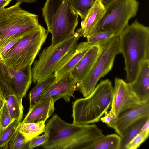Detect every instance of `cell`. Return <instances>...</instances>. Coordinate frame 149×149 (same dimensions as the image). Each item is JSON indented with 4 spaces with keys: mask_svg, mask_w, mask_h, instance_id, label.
Wrapping results in <instances>:
<instances>
[{
    "mask_svg": "<svg viewBox=\"0 0 149 149\" xmlns=\"http://www.w3.org/2000/svg\"><path fill=\"white\" fill-rule=\"evenodd\" d=\"M45 132L49 136L42 145L46 149H87L104 135L95 124L69 123L56 114L48 120Z\"/></svg>",
    "mask_w": 149,
    "mask_h": 149,
    "instance_id": "obj_1",
    "label": "cell"
},
{
    "mask_svg": "<svg viewBox=\"0 0 149 149\" xmlns=\"http://www.w3.org/2000/svg\"><path fill=\"white\" fill-rule=\"evenodd\" d=\"M120 53L125 60L126 82L136 79L141 63L149 59V27L136 19L118 36Z\"/></svg>",
    "mask_w": 149,
    "mask_h": 149,
    "instance_id": "obj_2",
    "label": "cell"
},
{
    "mask_svg": "<svg viewBox=\"0 0 149 149\" xmlns=\"http://www.w3.org/2000/svg\"><path fill=\"white\" fill-rule=\"evenodd\" d=\"M42 15L52 35L51 45L59 43L72 36L78 23V15L71 0H46Z\"/></svg>",
    "mask_w": 149,
    "mask_h": 149,
    "instance_id": "obj_3",
    "label": "cell"
},
{
    "mask_svg": "<svg viewBox=\"0 0 149 149\" xmlns=\"http://www.w3.org/2000/svg\"><path fill=\"white\" fill-rule=\"evenodd\" d=\"M113 88L111 81L107 79L101 81L89 95L77 99L72 105L73 123L99 122L111 105Z\"/></svg>",
    "mask_w": 149,
    "mask_h": 149,
    "instance_id": "obj_4",
    "label": "cell"
},
{
    "mask_svg": "<svg viewBox=\"0 0 149 149\" xmlns=\"http://www.w3.org/2000/svg\"><path fill=\"white\" fill-rule=\"evenodd\" d=\"M48 33L40 24L29 31L0 58L6 65L15 70L31 66Z\"/></svg>",
    "mask_w": 149,
    "mask_h": 149,
    "instance_id": "obj_5",
    "label": "cell"
},
{
    "mask_svg": "<svg viewBox=\"0 0 149 149\" xmlns=\"http://www.w3.org/2000/svg\"><path fill=\"white\" fill-rule=\"evenodd\" d=\"M22 3L0 9V49L14 37L38 26V16L23 9Z\"/></svg>",
    "mask_w": 149,
    "mask_h": 149,
    "instance_id": "obj_6",
    "label": "cell"
},
{
    "mask_svg": "<svg viewBox=\"0 0 149 149\" xmlns=\"http://www.w3.org/2000/svg\"><path fill=\"white\" fill-rule=\"evenodd\" d=\"M105 6V13L95 33L107 32L118 36L136 16L139 3L137 0H112Z\"/></svg>",
    "mask_w": 149,
    "mask_h": 149,
    "instance_id": "obj_7",
    "label": "cell"
},
{
    "mask_svg": "<svg viewBox=\"0 0 149 149\" xmlns=\"http://www.w3.org/2000/svg\"><path fill=\"white\" fill-rule=\"evenodd\" d=\"M81 36L77 31L58 44L44 49L31 68L32 81L37 84L54 73L56 67L67 52L78 43Z\"/></svg>",
    "mask_w": 149,
    "mask_h": 149,
    "instance_id": "obj_8",
    "label": "cell"
},
{
    "mask_svg": "<svg viewBox=\"0 0 149 149\" xmlns=\"http://www.w3.org/2000/svg\"><path fill=\"white\" fill-rule=\"evenodd\" d=\"M120 53L118 36L115 37L105 45L91 70L83 81L77 86L84 97L89 95L100 79L112 69L116 56Z\"/></svg>",
    "mask_w": 149,
    "mask_h": 149,
    "instance_id": "obj_9",
    "label": "cell"
},
{
    "mask_svg": "<svg viewBox=\"0 0 149 149\" xmlns=\"http://www.w3.org/2000/svg\"><path fill=\"white\" fill-rule=\"evenodd\" d=\"M0 81L13 86L22 99L32 83L31 66L20 70H15L6 65L0 58Z\"/></svg>",
    "mask_w": 149,
    "mask_h": 149,
    "instance_id": "obj_10",
    "label": "cell"
},
{
    "mask_svg": "<svg viewBox=\"0 0 149 149\" xmlns=\"http://www.w3.org/2000/svg\"><path fill=\"white\" fill-rule=\"evenodd\" d=\"M142 104L133 92L129 83L115 78L111 110L116 117L123 111Z\"/></svg>",
    "mask_w": 149,
    "mask_h": 149,
    "instance_id": "obj_11",
    "label": "cell"
},
{
    "mask_svg": "<svg viewBox=\"0 0 149 149\" xmlns=\"http://www.w3.org/2000/svg\"><path fill=\"white\" fill-rule=\"evenodd\" d=\"M93 45L87 41L78 43L65 54L56 68L54 74L56 81L70 74L89 49Z\"/></svg>",
    "mask_w": 149,
    "mask_h": 149,
    "instance_id": "obj_12",
    "label": "cell"
},
{
    "mask_svg": "<svg viewBox=\"0 0 149 149\" xmlns=\"http://www.w3.org/2000/svg\"><path fill=\"white\" fill-rule=\"evenodd\" d=\"M77 83L70 74L54 81L41 95L40 100L51 98L55 102L62 98L68 102L70 97H74V92L77 90Z\"/></svg>",
    "mask_w": 149,
    "mask_h": 149,
    "instance_id": "obj_13",
    "label": "cell"
},
{
    "mask_svg": "<svg viewBox=\"0 0 149 149\" xmlns=\"http://www.w3.org/2000/svg\"><path fill=\"white\" fill-rule=\"evenodd\" d=\"M149 116V102L126 110L120 113L109 127L121 137L126 129L138 120Z\"/></svg>",
    "mask_w": 149,
    "mask_h": 149,
    "instance_id": "obj_14",
    "label": "cell"
},
{
    "mask_svg": "<svg viewBox=\"0 0 149 149\" xmlns=\"http://www.w3.org/2000/svg\"><path fill=\"white\" fill-rule=\"evenodd\" d=\"M104 45L92 46L70 73V75L77 82V86L83 81L88 74L102 52Z\"/></svg>",
    "mask_w": 149,
    "mask_h": 149,
    "instance_id": "obj_15",
    "label": "cell"
},
{
    "mask_svg": "<svg viewBox=\"0 0 149 149\" xmlns=\"http://www.w3.org/2000/svg\"><path fill=\"white\" fill-rule=\"evenodd\" d=\"M105 11V5L100 0H96L85 18L81 22V27L76 31L81 37H87L95 33Z\"/></svg>",
    "mask_w": 149,
    "mask_h": 149,
    "instance_id": "obj_16",
    "label": "cell"
},
{
    "mask_svg": "<svg viewBox=\"0 0 149 149\" xmlns=\"http://www.w3.org/2000/svg\"><path fill=\"white\" fill-rule=\"evenodd\" d=\"M0 93L7 104L11 117L21 121L23 113L22 98L19 96L15 88L0 81Z\"/></svg>",
    "mask_w": 149,
    "mask_h": 149,
    "instance_id": "obj_17",
    "label": "cell"
},
{
    "mask_svg": "<svg viewBox=\"0 0 149 149\" xmlns=\"http://www.w3.org/2000/svg\"><path fill=\"white\" fill-rule=\"evenodd\" d=\"M131 88L140 102H149V59L141 63L136 79L129 83Z\"/></svg>",
    "mask_w": 149,
    "mask_h": 149,
    "instance_id": "obj_18",
    "label": "cell"
},
{
    "mask_svg": "<svg viewBox=\"0 0 149 149\" xmlns=\"http://www.w3.org/2000/svg\"><path fill=\"white\" fill-rule=\"evenodd\" d=\"M55 102L51 98L40 100L28 112L22 123L45 122L53 113Z\"/></svg>",
    "mask_w": 149,
    "mask_h": 149,
    "instance_id": "obj_19",
    "label": "cell"
},
{
    "mask_svg": "<svg viewBox=\"0 0 149 149\" xmlns=\"http://www.w3.org/2000/svg\"><path fill=\"white\" fill-rule=\"evenodd\" d=\"M121 138L113 134L104 136L96 140L87 149H120Z\"/></svg>",
    "mask_w": 149,
    "mask_h": 149,
    "instance_id": "obj_20",
    "label": "cell"
},
{
    "mask_svg": "<svg viewBox=\"0 0 149 149\" xmlns=\"http://www.w3.org/2000/svg\"><path fill=\"white\" fill-rule=\"evenodd\" d=\"M56 77L52 73L43 80L36 84L30 91L29 95L30 106L31 109L40 100L41 95L54 82Z\"/></svg>",
    "mask_w": 149,
    "mask_h": 149,
    "instance_id": "obj_21",
    "label": "cell"
},
{
    "mask_svg": "<svg viewBox=\"0 0 149 149\" xmlns=\"http://www.w3.org/2000/svg\"><path fill=\"white\" fill-rule=\"evenodd\" d=\"M45 125L44 121L30 123H22L21 121L17 129L30 141L33 138L45 133Z\"/></svg>",
    "mask_w": 149,
    "mask_h": 149,
    "instance_id": "obj_22",
    "label": "cell"
},
{
    "mask_svg": "<svg viewBox=\"0 0 149 149\" xmlns=\"http://www.w3.org/2000/svg\"><path fill=\"white\" fill-rule=\"evenodd\" d=\"M149 116L142 118L130 125L125 131L121 137L120 149H124L125 146L138 133Z\"/></svg>",
    "mask_w": 149,
    "mask_h": 149,
    "instance_id": "obj_23",
    "label": "cell"
},
{
    "mask_svg": "<svg viewBox=\"0 0 149 149\" xmlns=\"http://www.w3.org/2000/svg\"><path fill=\"white\" fill-rule=\"evenodd\" d=\"M116 36L104 32L95 33L86 38L87 42L92 45L103 46L109 43Z\"/></svg>",
    "mask_w": 149,
    "mask_h": 149,
    "instance_id": "obj_24",
    "label": "cell"
},
{
    "mask_svg": "<svg viewBox=\"0 0 149 149\" xmlns=\"http://www.w3.org/2000/svg\"><path fill=\"white\" fill-rule=\"evenodd\" d=\"M96 0H71L74 9L82 20L86 17Z\"/></svg>",
    "mask_w": 149,
    "mask_h": 149,
    "instance_id": "obj_25",
    "label": "cell"
},
{
    "mask_svg": "<svg viewBox=\"0 0 149 149\" xmlns=\"http://www.w3.org/2000/svg\"><path fill=\"white\" fill-rule=\"evenodd\" d=\"M29 141L16 129L8 143L9 148L28 149Z\"/></svg>",
    "mask_w": 149,
    "mask_h": 149,
    "instance_id": "obj_26",
    "label": "cell"
},
{
    "mask_svg": "<svg viewBox=\"0 0 149 149\" xmlns=\"http://www.w3.org/2000/svg\"><path fill=\"white\" fill-rule=\"evenodd\" d=\"M20 122L15 120L3 130L0 136V148H9L8 143Z\"/></svg>",
    "mask_w": 149,
    "mask_h": 149,
    "instance_id": "obj_27",
    "label": "cell"
},
{
    "mask_svg": "<svg viewBox=\"0 0 149 149\" xmlns=\"http://www.w3.org/2000/svg\"><path fill=\"white\" fill-rule=\"evenodd\" d=\"M149 130L140 132L125 146L124 149H137L148 138Z\"/></svg>",
    "mask_w": 149,
    "mask_h": 149,
    "instance_id": "obj_28",
    "label": "cell"
},
{
    "mask_svg": "<svg viewBox=\"0 0 149 149\" xmlns=\"http://www.w3.org/2000/svg\"><path fill=\"white\" fill-rule=\"evenodd\" d=\"M15 120L11 116L7 104L5 101L4 106L0 114V124L1 127L5 129Z\"/></svg>",
    "mask_w": 149,
    "mask_h": 149,
    "instance_id": "obj_29",
    "label": "cell"
},
{
    "mask_svg": "<svg viewBox=\"0 0 149 149\" xmlns=\"http://www.w3.org/2000/svg\"><path fill=\"white\" fill-rule=\"evenodd\" d=\"M48 138V135L46 132L41 136H37L33 138L29 141L28 149H32L38 146L43 145L47 141Z\"/></svg>",
    "mask_w": 149,
    "mask_h": 149,
    "instance_id": "obj_30",
    "label": "cell"
},
{
    "mask_svg": "<svg viewBox=\"0 0 149 149\" xmlns=\"http://www.w3.org/2000/svg\"><path fill=\"white\" fill-rule=\"evenodd\" d=\"M104 114V116L101 117L100 120L105 123L108 127H109L115 121L117 117L111 109L108 112L107 111Z\"/></svg>",
    "mask_w": 149,
    "mask_h": 149,
    "instance_id": "obj_31",
    "label": "cell"
},
{
    "mask_svg": "<svg viewBox=\"0 0 149 149\" xmlns=\"http://www.w3.org/2000/svg\"><path fill=\"white\" fill-rule=\"evenodd\" d=\"M10 3L5 0H0V9L5 8Z\"/></svg>",
    "mask_w": 149,
    "mask_h": 149,
    "instance_id": "obj_32",
    "label": "cell"
},
{
    "mask_svg": "<svg viewBox=\"0 0 149 149\" xmlns=\"http://www.w3.org/2000/svg\"><path fill=\"white\" fill-rule=\"evenodd\" d=\"M148 130H149V119L145 123L141 129L140 132Z\"/></svg>",
    "mask_w": 149,
    "mask_h": 149,
    "instance_id": "obj_33",
    "label": "cell"
},
{
    "mask_svg": "<svg viewBox=\"0 0 149 149\" xmlns=\"http://www.w3.org/2000/svg\"><path fill=\"white\" fill-rule=\"evenodd\" d=\"M5 101L0 93V114L4 106Z\"/></svg>",
    "mask_w": 149,
    "mask_h": 149,
    "instance_id": "obj_34",
    "label": "cell"
},
{
    "mask_svg": "<svg viewBox=\"0 0 149 149\" xmlns=\"http://www.w3.org/2000/svg\"><path fill=\"white\" fill-rule=\"evenodd\" d=\"M17 1H20L22 3H32L34 2L37 0H16Z\"/></svg>",
    "mask_w": 149,
    "mask_h": 149,
    "instance_id": "obj_35",
    "label": "cell"
},
{
    "mask_svg": "<svg viewBox=\"0 0 149 149\" xmlns=\"http://www.w3.org/2000/svg\"><path fill=\"white\" fill-rule=\"evenodd\" d=\"M101 0L103 4L105 5L109 2L112 0Z\"/></svg>",
    "mask_w": 149,
    "mask_h": 149,
    "instance_id": "obj_36",
    "label": "cell"
},
{
    "mask_svg": "<svg viewBox=\"0 0 149 149\" xmlns=\"http://www.w3.org/2000/svg\"><path fill=\"white\" fill-rule=\"evenodd\" d=\"M4 129H3L1 127V125H0V136L2 132H3V130H4Z\"/></svg>",
    "mask_w": 149,
    "mask_h": 149,
    "instance_id": "obj_37",
    "label": "cell"
},
{
    "mask_svg": "<svg viewBox=\"0 0 149 149\" xmlns=\"http://www.w3.org/2000/svg\"><path fill=\"white\" fill-rule=\"evenodd\" d=\"M5 0L10 3V2H11L13 0Z\"/></svg>",
    "mask_w": 149,
    "mask_h": 149,
    "instance_id": "obj_38",
    "label": "cell"
}]
</instances>
